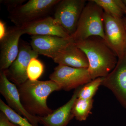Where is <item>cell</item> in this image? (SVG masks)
I'll list each match as a JSON object with an SVG mask.
<instances>
[{"instance_id": "18", "label": "cell", "mask_w": 126, "mask_h": 126, "mask_svg": "<svg viewBox=\"0 0 126 126\" xmlns=\"http://www.w3.org/2000/svg\"><path fill=\"white\" fill-rule=\"evenodd\" d=\"M104 78H97L81 87L78 94V98L93 99L99 86H102Z\"/></svg>"}, {"instance_id": "8", "label": "cell", "mask_w": 126, "mask_h": 126, "mask_svg": "<svg viewBox=\"0 0 126 126\" xmlns=\"http://www.w3.org/2000/svg\"><path fill=\"white\" fill-rule=\"evenodd\" d=\"M39 55L34 51L31 46L24 42L20 43L17 58L6 71L10 81L17 86L24 83L29 79L27 68L30 61Z\"/></svg>"}, {"instance_id": "4", "label": "cell", "mask_w": 126, "mask_h": 126, "mask_svg": "<svg viewBox=\"0 0 126 126\" xmlns=\"http://www.w3.org/2000/svg\"><path fill=\"white\" fill-rule=\"evenodd\" d=\"M60 0H30L10 13L9 18L21 27L46 17Z\"/></svg>"}, {"instance_id": "12", "label": "cell", "mask_w": 126, "mask_h": 126, "mask_svg": "<svg viewBox=\"0 0 126 126\" xmlns=\"http://www.w3.org/2000/svg\"><path fill=\"white\" fill-rule=\"evenodd\" d=\"M20 27L23 34H28L32 36H53L71 38L70 35L54 18L50 16H46Z\"/></svg>"}, {"instance_id": "11", "label": "cell", "mask_w": 126, "mask_h": 126, "mask_svg": "<svg viewBox=\"0 0 126 126\" xmlns=\"http://www.w3.org/2000/svg\"><path fill=\"white\" fill-rule=\"evenodd\" d=\"M23 34L20 27L16 26L7 31L5 36L0 41V70H7L17 58L19 40Z\"/></svg>"}, {"instance_id": "2", "label": "cell", "mask_w": 126, "mask_h": 126, "mask_svg": "<svg viewBox=\"0 0 126 126\" xmlns=\"http://www.w3.org/2000/svg\"><path fill=\"white\" fill-rule=\"evenodd\" d=\"M17 88L24 108L30 115L39 117L46 116L53 112L47 105V98L52 93L61 89L58 84L51 80L28 79Z\"/></svg>"}, {"instance_id": "21", "label": "cell", "mask_w": 126, "mask_h": 126, "mask_svg": "<svg viewBox=\"0 0 126 126\" xmlns=\"http://www.w3.org/2000/svg\"><path fill=\"white\" fill-rule=\"evenodd\" d=\"M25 0H1L7 7L10 13L23 4Z\"/></svg>"}, {"instance_id": "14", "label": "cell", "mask_w": 126, "mask_h": 126, "mask_svg": "<svg viewBox=\"0 0 126 126\" xmlns=\"http://www.w3.org/2000/svg\"><path fill=\"white\" fill-rule=\"evenodd\" d=\"M81 87L75 89L70 100L65 104L44 117L38 116L39 123L43 126H67L74 117L72 109Z\"/></svg>"}, {"instance_id": "23", "label": "cell", "mask_w": 126, "mask_h": 126, "mask_svg": "<svg viewBox=\"0 0 126 126\" xmlns=\"http://www.w3.org/2000/svg\"><path fill=\"white\" fill-rule=\"evenodd\" d=\"M5 23L3 21L0 20V41L4 38L7 33Z\"/></svg>"}, {"instance_id": "17", "label": "cell", "mask_w": 126, "mask_h": 126, "mask_svg": "<svg viewBox=\"0 0 126 126\" xmlns=\"http://www.w3.org/2000/svg\"><path fill=\"white\" fill-rule=\"evenodd\" d=\"M94 100L77 98L72 109L73 116L79 121H86L92 113Z\"/></svg>"}, {"instance_id": "5", "label": "cell", "mask_w": 126, "mask_h": 126, "mask_svg": "<svg viewBox=\"0 0 126 126\" xmlns=\"http://www.w3.org/2000/svg\"><path fill=\"white\" fill-rule=\"evenodd\" d=\"M50 80L66 91L77 89L92 80L88 68H76L58 65L49 75Z\"/></svg>"}, {"instance_id": "3", "label": "cell", "mask_w": 126, "mask_h": 126, "mask_svg": "<svg viewBox=\"0 0 126 126\" xmlns=\"http://www.w3.org/2000/svg\"><path fill=\"white\" fill-rule=\"evenodd\" d=\"M103 10L93 0H89L82 11L77 29L70 36L73 42L96 36L105 39Z\"/></svg>"}, {"instance_id": "22", "label": "cell", "mask_w": 126, "mask_h": 126, "mask_svg": "<svg viewBox=\"0 0 126 126\" xmlns=\"http://www.w3.org/2000/svg\"><path fill=\"white\" fill-rule=\"evenodd\" d=\"M0 126H19L13 123L2 111L0 112Z\"/></svg>"}, {"instance_id": "1", "label": "cell", "mask_w": 126, "mask_h": 126, "mask_svg": "<svg viewBox=\"0 0 126 126\" xmlns=\"http://www.w3.org/2000/svg\"><path fill=\"white\" fill-rule=\"evenodd\" d=\"M74 43L86 55L92 80L107 77L116 65L118 58L101 37L92 36Z\"/></svg>"}, {"instance_id": "16", "label": "cell", "mask_w": 126, "mask_h": 126, "mask_svg": "<svg viewBox=\"0 0 126 126\" xmlns=\"http://www.w3.org/2000/svg\"><path fill=\"white\" fill-rule=\"evenodd\" d=\"M104 12L114 18L122 19L126 15V7L122 0H93Z\"/></svg>"}, {"instance_id": "7", "label": "cell", "mask_w": 126, "mask_h": 126, "mask_svg": "<svg viewBox=\"0 0 126 126\" xmlns=\"http://www.w3.org/2000/svg\"><path fill=\"white\" fill-rule=\"evenodd\" d=\"M122 19L104 13V40L118 58L126 51V32Z\"/></svg>"}, {"instance_id": "19", "label": "cell", "mask_w": 126, "mask_h": 126, "mask_svg": "<svg viewBox=\"0 0 126 126\" xmlns=\"http://www.w3.org/2000/svg\"><path fill=\"white\" fill-rule=\"evenodd\" d=\"M0 110L13 123L19 126H34L26 118L19 115L0 99Z\"/></svg>"}, {"instance_id": "13", "label": "cell", "mask_w": 126, "mask_h": 126, "mask_svg": "<svg viewBox=\"0 0 126 126\" xmlns=\"http://www.w3.org/2000/svg\"><path fill=\"white\" fill-rule=\"evenodd\" d=\"M71 38L65 39L56 36H32L31 46L39 55H42L52 59L70 42Z\"/></svg>"}, {"instance_id": "9", "label": "cell", "mask_w": 126, "mask_h": 126, "mask_svg": "<svg viewBox=\"0 0 126 126\" xmlns=\"http://www.w3.org/2000/svg\"><path fill=\"white\" fill-rule=\"evenodd\" d=\"M102 86L109 89L126 109V51L118 58L115 68L104 78Z\"/></svg>"}, {"instance_id": "20", "label": "cell", "mask_w": 126, "mask_h": 126, "mask_svg": "<svg viewBox=\"0 0 126 126\" xmlns=\"http://www.w3.org/2000/svg\"><path fill=\"white\" fill-rule=\"evenodd\" d=\"M44 70V66L40 60L36 58L32 59L27 68L29 79L32 81L38 80L43 74Z\"/></svg>"}, {"instance_id": "6", "label": "cell", "mask_w": 126, "mask_h": 126, "mask_svg": "<svg viewBox=\"0 0 126 126\" xmlns=\"http://www.w3.org/2000/svg\"><path fill=\"white\" fill-rule=\"evenodd\" d=\"M86 4L85 0H63L56 6L53 18L70 36L76 31Z\"/></svg>"}, {"instance_id": "10", "label": "cell", "mask_w": 126, "mask_h": 126, "mask_svg": "<svg viewBox=\"0 0 126 126\" xmlns=\"http://www.w3.org/2000/svg\"><path fill=\"white\" fill-rule=\"evenodd\" d=\"M0 93L11 108L27 119L34 126H39L38 117L30 115L24 108L21 101L18 88L9 80L5 70L0 72Z\"/></svg>"}, {"instance_id": "15", "label": "cell", "mask_w": 126, "mask_h": 126, "mask_svg": "<svg viewBox=\"0 0 126 126\" xmlns=\"http://www.w3.org/2000/svg\"><path fill=\"white\" fill-rule=\"evenodd\" d=\"M53 60L58 65L82 68H88L89 67L86 55L73 41L61 50Z\"/></svg>"}, {"instance_id": "24", "label": "cell", "mask_w": 126, "mask_h": 126, "mask_svg": "<svg viewBox=\"0 0 126 126\" xmlns=\"http://www.w3.org/2000/svg\"><path fill=\"white\" fill-rule=\"evenodd\" d=\"M122 19L126 32V15L124 16V18H123Z\"/></svg>"}, {"instance_id": "25", "label": "cell", "mask_w": 126, "mask_h": 126, "mask_svg": "<svg viewBox=\"0 0 126 126\" xmlns=\"http://www.w3.org/2000/svg\"><path fill=\"white\" fill-rule=\"evenodd\" d=\"M123 0V2H124V4H125L126 7V0Z\"/></svg>"}]
</instances>
